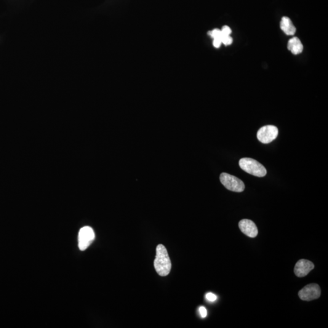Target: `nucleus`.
<instances>
[{"label":"nucleus","instance_id":"nucleus-1","mask_svg":"<svg viewBox=\"0 0 328 328\" xmlns=\"http://www.w3.org/2000/svg\"><path fill=\"white\" fill-rule=\"evenodd\" d=\"M154 266L160 276L165 277L170 273L172 268L171 261L166 248L162 244L156 247V255L154 261Z\"/></svg>","mask_w":328,"mask_h":328},{"label":"nucleus","instance_id":"nucleus-2","mask_svg":"<svg viewBox=\"0 0 328 328\" xmlns=\"http://www.w3.org/2000/svg\"><path fill=\"white\" fill-rule=\"evenodd\" d=\"M239 165L242 170L250 175L258 177H263L266 175V168L255 159L248 157L242 158L240 159Z\"/></svg>","mask_w":328,"mask_h":328},{"label":"nucleus","instance_id":"nucleus-3","mask_svg":"<svg viewBox=\"0 0 328 328\" xmlns=\"http://www.w3.org/2000/svg\"><path fill=\"white\" fill-rule=\"evenodd\" d=\"M220 181L222 185L229 190L234 192H242L244 190L243 182L234 176L223 173L220 175Z\"/></svg>","mask_w":328,"mask_h":328},{"label":"nucleus","instance_id":"nucleus-4","mask_svg":"<svg viewBox=\"0 0 328 328\" xmlns=\"http://www.w3.org/2000/svg\"><path fill=\"white\" fill-rule=\"evenodd\" d=\"M95 238L94 231L89 226H85L81 229L78 236L79 249L84 251L92 244Z\"/></svg>","mask_w":328,"mask_h":328},{"label":"nucleus","instance_id":"nucleus-5","mask_svg":"<svg viewBox=\"0 0 328 328\" xmlns=\"http://www.w3.org/2000/svg\"><path fill=\"white\" fill-rule=\"evenodd\" d=\"M279 130L274 125H266L258 131L257 139L263 143H269L278 137Z\"/></svg>","mask_w":328,"mask_h":328},{"label":"nucleus","instance_id":"nucleus-6","mask_svg":"<svg viewBox=\"0 0 328 328\" xmlns=\"http://www.w3.org/2000/svg\"><path fill=\"white\" fill-rule=\"evenodd\" d=\"M321 289L317 284L312 283L306 285L298 292L301 300L310 301L316 300L321 297Z\"/></svg>","mask_w":328,"mask_h":328},{"label":"nucleus","instance_id":"nucleus-7","mask_svg":"<svg viewBox=\"0 0 328 328\" xmlns=\"http://www.w3.org/2000/svg\"><path fill=\"white\" fill-rule=\"evenodd\" d=\"M314 268V265L313 262L307 260L301 259L296 263L294 273L296 276L301 278L307 276Z\"/></svg>","mask_w":328,"mask_h":328},{"label":"nucleus","instance_id":"nucleus-8","mask_svg":"<svg viewBox=\"0 0 328 328\" xmlns=\"http://www.w3.org/2000/svg\"><path fill=\"white\" fill-rule=\"evenodd\" d=\"M239 228L242 233L250 238H255L258 234L257 226L252 221L247 219L239 221Z\"/></svg>","mask_w":328,"mask_h":328},{"label":"nucleus","instance_id":"nucleus-9","mask_svg":"<svg viewBox=\"0 0 328 328\" xmlns=\"http://www.w3.org/2000/svg\"><path fill=\"white\" fill-rule=\"evenodd\" d=\"M281 28L287 36H294L296 28L289 17H283L281 18Z\"/></svg>","mask_w":328,"mask_h":328},{"label":"nucleus","instance_id":"nucleus-10","mask_svg":"<svg viewBox=\"0 0 328 328\" xmlns=\"http://www.w3.org/2000/svg\"><path fill=\"white\" fill-rule=\"evenodd\" d=\"M287 47L288 49L294 55L300 54L303 50V44H301L300 40L297 37H293V38L289 40V42H288Z\"/></svg>","mask_w":328,"mask_h":328},{"label":"nucleus","instance_id":"nucleus-11","mask_svg":"<svg viewBox=\"0 0 328 328\" xmlns=\"http://www.w3.org/2000/svg\"><path fill=\"white\" fill-rule=\"evenodd\" d=\"M209 34L213 39H222L223 35L221 30L218 29H213L212 31H210Z\"/></svg>","mask_w":328,"mask_h":328},{"label":"nucleus","instance_id":"nucleus-12","mask_svg":"<svg viewBox=\"0 0 328 328\" xmlns=\"http://www.w3.org/2000/svg\"><path fill=\"white\" fill-rule=\"evenodd\" d=\"M221 42H222V44L226 45V46H228V45H231L233 44V39L230 36H223L222 39H221Z\"/></svg>","mask_w":328,"mask_h":328},{"label":"nucleus","instance_id":"nucleus-13","mask_svg":"<svg viewBox=\"0 0 328 328\" xmlns=\"http://www.w3.org/2000/svg\"><path fill=\"white\" fill-rule=\"evenodd\" d=\"M221 31V33H222L223 36H230V34L232 33L231 29L228 26H223Z\"/></svg>","mask_w":328,"mask_h":328},{"label":"nucleus","instance_id":"nucleus-14","mask_svg":"<svg viewBox=\"0 0 328 328\" xmlns=\"http://www.w3.org/2000/svg\"><path fill=\"white\" fill-rule=\"evenodd\" d=\"M205 297H206L207 300L209 301H215L217 299V297L214 294H213V293L211 292H209L207 293L206 295H205Z\"/></svg>","mask_w":328,"mask_h":328},{"label":"nucleus","instance_id":"nucleus-15","mask_svg":"<svg viewBox=\"0 0 328 328\" xmlns=\"http://www.w3.org/2000/svg\"><path fill=\"white\" fill-rule=\"evenodd\" d=\"M199 311L200 315H201V316L202 317V318H205V317L207 316V309H205L204 306H201V307L199 308Z\"/></svg>","mask_w":328,"mask_h":328},{"label":"nucleus","instance_id":"nucleus-16","mask_svg":"<svg viewBox=\"0 0 328 328\" xmlns=\"http://www.w3.org/2000/svg\"><path fill=\"white\" fill-rule=\"evenodd\" d=\"M221 44H222V42H221L220 39H213V45L215 47H220Z\"/></svg>","mask_w":328,"mask_h":328}]
</instances>
